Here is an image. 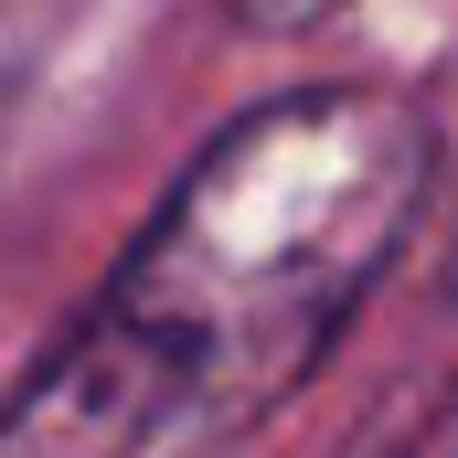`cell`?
Listing matches in <instances>:
<instances>
[{
  "label": "cell",
  "instance_id": "cell-1",
  "mask_svg": "<svg viewBox=\"0 0 458 458\" xmlns=\"http://www.w3.org/2000/svg\"><path fill=\"white\" fill-rule=\"evenodd\" d=\"M437 128L394 86L225 117L97 299L0 394V458H182L299 394L427 203Z\"/></svg>",
  "mask_w": 458,
  "mask_h": 458
},
{
  "label": "cell",
  "instance_id": "cell-2",
  "mask_svg": "<svg viewBox=\"0 0 458 458\" xmlns=\"http://www.w3.org/2000/svg\"><path fill=\"white\" fill-rule=\"evenodd\" d=\"M245 32H310V21H331L342 0H225Z\"/></svg>",
  "mask_w": 458,
  "mask_h": 458
}]
</instances>
